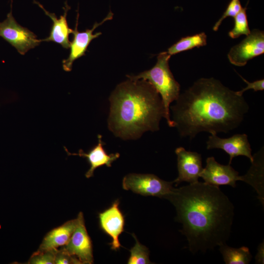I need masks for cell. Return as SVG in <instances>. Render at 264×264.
Wrapping results in <instances>:
<instances>
[{"instance_id": "27", "label": "cell", "mask_w": 264, "mask_h": 264, "mask_svg": "<svg viewBox=\"0 0 264 264\" xmlns=\"http://www.w3.org/2000/svg\"><path fill=\"white\" fill-rule=\"evenodd\" d=\"M11 4H12V0H11Z\"/></svg>"}, {"instance_id": "21", "label": "cell", "mask_w": 264, "mask_h": 264, "mask_svg": "<svg viewBox=\"0 0 264 264\" xmlns=\"http://www.w3.org/2000/svg\"><path fill=\"white\" fill-rule=\"evenodd\" d=\"M132 236L135 240V243L134 246L130 250L131 255L127 263L128 264H152L149 260L148 248L138 242L134 234Z\"/></svg>"}, {"instance_id": "1", "label": "cell", "mask_w": 264, "mask_h": 264, "mask_svg": "<svg viewBox=\"0 0 264 264\" xmlns=\"http://www.w3.org/2000/svg\"><path fill=\"white\" fill-rule=\"evenodd\" d=\"M164 198L176 211V220L193 254L205 253L228 240L234 217V207L219 186L205 182L190 183L174 188Z\"/></svg>"}, {"instance_id": "19", "label": "cell", "mask_w": 264, "mask_h": 264, "mask_svg": "<svg viewBox=\"0 0 264 264\" xmlns=\"http://www.w3.org/2000/svg\"><path fill=\"white\" fill-rule=\"evenodd\" d=\"M220 251L226 264H248L252 256L249 249L245 246L233 248L223 244L219 246Z\"/></svg>"}, {"instance_id": "2", "label": "cell", "mask_w": 264, "mask_h": 264, "mask_svg": "<svg viewBox=\"0 0 264 264\" xmlns=\"http://www.w3.org/2000/svg\"><path fill=\"white\" fill-rule=\"evenodd\" d=\"M174 127L182 137L198 133H227L237 128L248 112L243 96L214 78H201L182 93L171 107Z\"/></svg>"}, {"instance_id": "6", "label": "cell", "mask_w": 264, "mask_h": 264, "mask_svg": "<svg viewBox=\"0 0 264 264\" xmlns=\"http://www.w3.org/2000/svg\"><path fill=\"white\" fill-rule=\"evenodd\" d=\"M0 37L14 47L21 55H24L42 42L33 32L17 22L12 15V8L6 18L0 22Z\"/></svg>"}, {"instance_id": "22", "label": "cell", "mask_w": 264, "mask_h": 264, "mask_svg": "<svg viewBox=\"0 0 264 264\" xmlns=\"http://www.w3.org/2000/svg\"><path fill=\"white\" fill-rule=\"evenodd\" d=\"M57 250H38L31 256L28 261V264H54L55 254Z\"/></svg>"}, {"instance_id": "9", "label": "cell", "mask_w": 264, "mask_h": 264, "mask_svg": "<svg viewBox=\"0 0 264 264\" xmlns=\"http://www.w3.org/2000/svg\"><path fill=\"white\" fill-rule=\"evenodd\" d=\"M112 17L113 13L110 11L102 21L99 23L95 22L91 29H87L85 31L79 32L78 30L79 13H77L75 27L72 33L73 38L70 42L69 54L67 58L62 61L63 68L64 70L71 71L73 62L78 58L85 55L87 48L92 40L101 35V32L93 34L95 29L106 21L111 20Z\"/></svg>"}, {"instance_id": "26", "label": "cell", "mask_w": 264, "mask_h": 264, "mask_svg": "<svg viewBox=\"0 0 264 264\" xmlns=\"http://www.w3.org/2000/svg\"><path fill=\"white\" fill-rule=\"evenodd\" d=\"M256 263L264 264V243H262L258 247V250L256 256Z\"/></svg>"}, {"instance_id": "4", "label": "cell", "mask_w": 264, "mask_h": 264, "mask_svg": "<svg viewBox=\"0 0 264 264\" xmlns=\"http://www.w3.org/2000/svg\"><path fill=\"white\" fill-rule=\"evenodd\" d=\"M171 56L165 51L161 52L157 57L155 65L152 68L137 75L127 77L131 80H146L154 86L160 95L164 109V118L169 126L174 127L173 122L170 119V105L177 99L180 86L170 70L169 61Z\"/></svg>"}, {"instance_id": "12", "label": "cell", "mask_w": 264, "mask_h": 264, "mask_svg": "<svg viewBox=\"0 0 264 264\" xmlns=\"http://www.w3.org/2000/svg\"><path fill=\"white\" fill-rule=\"evenodd\" d=\"M208 150L220 149L229 155V164L234 157L242 155L248 157L251 162L253 160L252 150L245 134H236L227 138L219 137L217 134H211L206 142Z\"/></svg>"}, {"instance_id": "10", "label": "cell", "mask_w": 264, "mask_h": 264, "mask_svg": "<svg viewBox=\"0 0 264 264\" xmlns=\"http://www.w3.org/2000/svg\"><path fill=\"white\" fill-rule=\"evenodd\" d=\"M175 153L177 155L178 175L173 183L177 185L183 181L189 183L198 182L203 169L201 154L187 151L181 147L177 148Z\"/></svg>"}, {"instance_id": "11", "label": "cell", "mask_w": 264, "mask_h": 264, "mask_svg": "<svg viewBox=\"0 0 264 264\" xmlns=\"http://www.w3.org/2000/svg\"><path fill=\"white\" fill-rule=\"evenodd\" d=\"M206 162V166L200 175L204 182L217 186L229 185L235 188L237 181H243L242 176H240L230 164H220L214 157H208Z\"/></svg>"}, {"instance_id": "16", "label": "cell", "mask_w": 264, "mask_h": 264, "mask_svg": "<svg viewBox=\"0 0 264 264\" xmlns=\"http://www.w3.org/2000/svg\"><path fill=\"white\" fill-rule=\"evenodd\" d=\"M76 219L71 220L51 230L44 237L38 250H56L60 246L66 245L76 227Z\"/></svg>"}, {"instance_id": "13", "label": "cell", "mask_w": 264, "mask_h": 264, "mask_svg": "<svg viewBox=\"0 0 264 264\" xmlns=\"http://www.w3.org/2000/svg\"><path fill=\"white\" fill-rule=\"evenodd\" d=\"M119 204V200H116L110 207L99 214L100 227L111 237V249L114 251L121 246L118 239L124 231L125 225V218Z\"/></svg>"}, {"instance_id": "17", "label": "cell", "mask_w": 264, "mask_h": 264, "mask_svg": "<svg viewBox=\"0 0 264 264\" xmlns=\"http://www.w3.org/2000/svg\"><path fill=\"white\" fill-rule=\"evenodd\" d=\"M249 170L243 176V181L255 189L264 205V147L253 156Z\"/></svg>"}, {"instance_id": "18", "label": "cell", "mask_w": 264, "mask_h": 264, "mask_svg": "<svg viewBox=\"0 0 264 264\" xmlns=\"http://www.w3.org/2000/svg\"><path fill=\"white\" fill-rule=\"evenodd\" d=\"M207 35L204 32L182 37L169 47L165 52L172 56L195 47L203 46L207 44Z\"/></svg>"}, {"instance_id": "24", "label": "cell", "mask_w": 264, "mask_h": 264, "mask_svg": "<svg viewBox=\"0 0 264 264\" xmlns=\"http://www.w3.org/2000/svg\"><path fill=\"white\" fill-rule=\"evenodd\" d=\"M55 264H79L80 261L75 256L70 255L63 248L57 250L55 258Z\"/></svg>"}, {"instance_id": "25", "label": "cell", "mask_w": 264, "mask_h": 264, "mask_svg": "<svg viewBox=\"0 0 264 264\" xmlns=\"http://www.w3.org/2000/svg\"><path fill=\"white\" fill-rule=\"evenodd\" d=\"M240 77L243 80V81L247 84V87L242 88L240 91H236V93L239 95L242 96L243 92L248 89H253L255 91H262L264 89V80L261 79L255 81L253 82H249L241 75L238 74Z\"/></svg>"}, {"instance_id": "23", "label": "cell", "mask_w": 264, "mask_h": 264, "mask_svg": "<svg viewBox=\"0 0 264 264\" xmlns=\"http://www.w3.org/2000/svg\"><path fill=\"white\" fill-rule=\"evenodd\" d=\"M242 7L240 0H231L221 17L213 26V30L215 31H217L225 19L229 17L234 18L240 12Z\"/></svg>"}, {"instance_id": "7", "label": "cell", "mask_w": 264, "mask_h": 264, "mask_svg": "<svg viewBox=\"0 0 264 264\" xmlns=\"http://www.w3.org/2000/svg\"><path fill=\"white\" fill-rule=\"evenodd\" d=\"M264 53V32L260 29H254L242 42L231 48L227 58L232 64L242 66L249 60Z\"/></svg>"}, {"instance_id": "5", "label": "cell", "mask_w": 264, "mask_h": 264, "mask_svg": "<svg viewBox=\"0 0 264 264\" xmlns=\"http://www.w3.org/2000/svg\"><path fill=\"white\" fill-rule=\"evenodd\" d=\"M173 181H165L153 174L131 173L124 177L122 187L142 196L164 198L173 190Z\"/></svg>"}, {"instance_id": "8", "label": "cell", "mask_w": 264, "mask_h": 264, "mask_svg": "<svg viewBox=\"0 0 264 264\" xmlns=\"http://www.w3.org/2000/svg\"><path fill=\"white\" fill-rule=\"evenodd\" d=\"M76 227L67 243L63 248L76 257L81 264L93 263L92 244L87 232L82 212L78 215Z\"/></svg>"}, {"instance_id": "3", "label": "cell", "mask_w": 264, "mask_h": 264, "mask_svg": "<svg viewBox=\"0 0 264 264\" xmlns=\"http://www.w3.org/2000/svg\"><path fill=\"white\" fill-rule=\"evenodd\" d=\"M159 94L149 82L129 79L119 84L109 99V130L123 139H135L159 129L164 109Z\"/></svg>"}, {"instance_id": "14", "label": "cell", "mask_w": 264, "mask_h": 264, "mask_svg": "<svg viewBox=\"0 0 264 264\" xmlns=\"http://www.w3.org/2000/svg\"><path fill=\"white\" fill-rule=\"evenodd\" d=\"M33 1V2L42 8L45 14L51 19L53 23L49 36L42 39V41L54 42L60 44L65 49L69 48L70 42L69 40V35L72 34L73 30L69 27L66 20L67 13L70 8L67 4V0H66L64 7V14L60 16L59 19L54 13H50L45 9L39 2L36 0Z\"/></svg>"}, {"instance_id": "15", "label": "cell", "mask_w": 264, "mask_h": 264, "mask_svg": "<svg viewBox=\"0 0 264 264\" xmlns=\"http://www.w3.org/2000/svg\"><path fill=\"white\" fill-rule=\"evenodd\" d=\"M98 140L97 145L87 153H85L82 149L79 150L78 153H71L66 147H64L68 155H78L87 159L90 165L89 169L85 174L86 177L88 178L93 176L94 171L96 168L103 165L110 167L111 163L120 156V154L117 153L110 154L106 153L103 147L105 143L102 140L101 135H98Z\"/></svg>"}, {"instance_id": "20", "label": "cell", "mask_w": 264, "mask_h": 264, "mask_svg": "<svg viewBox=\"0 0 264 264\" xmlns=\"http://www.w3.org/2000/svg\"><path fill=\"white\" fill-rule=\"evenodd\" d=\"M248 3L234 17V27L228 33L229 36L232 39L238 38L242 35L247 36L250 33L246 13Z\"/></svg>"}]
</instances>
